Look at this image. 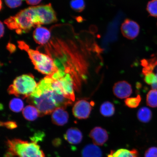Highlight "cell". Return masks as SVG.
<instances>
[{
    "instance_id": "28",
    "label": "cell",
    "mask_w": 157,
    "mask_h": 157,
    "mask_svg": "<svg viewBox=\"0 0 157 157\" xmlns=\"http://www.w3.org/2000/svg\"><path fill=\"white\" fill-rule=\"evenodd\" d=\"M29 5L35 6L38 5L42 0H25Z\"/></svg>"
},
{
    "instance_id": "14",
    "label": "cell",
    "mask_w": 157,
    "mask_h": 157,
    "mask_svg": "<svg viewBox=\"0 0 157 157\" xmlns=\"http://www.w3.org/2000/svg\"><path fill=\"white\" fill-rule=\"evenodd\" d=\"M82 157H102V152L97 145L89 144L84 147L82 152Z\"/></svg>"
},
{
    "instance_id": "18",
    "label": "cell",
    "mask_w": 157,
    "mask_h": 157,
    "mask_svg": "<svg viewBox=\"0 0 157 157\" xmlns=\"http://www.w3.org/2000/svg\"><path fill=\"white\" fill-rule=\"evenodd\" d=\"M100 113L105 117L112 116L115 113V107L113 104L109 101H105L101 106Z\"/></svg>"
},
{
    "instance_id": "8",
    "label": "cell",
    "mask_w": 157,
    "mask_h": 157,
    "mask_svg": "<svg viewBox=\"0 0 157 157\" xmlns=\"http://www.w3.org/2000/svg\"><path fill=\"white\" fill-rule=\"evenodd\" d=\"M121 30L124 36L131 40L138 36L140 31V27L135 21L127 19L121 25Z\"/></svg>"
},
{
    "instance_id": "4",
    "label": "cell",
    "mask_w": 157,
    "mask_h": 157,
    "mask_svg": "<svg viewBox=\"0 0 157 157\" xmlns=\"http://www.w3.org/2000/svg\"><path fill=\"white\" fill-rule=\"evenodd\" d=\"M18 46L27 52L35 69L47 76H50L59 70L54 59L49 55L33 50L23 41H18Z\"/></svg>"
},
{
    "instance_id": "13",
    "label": "cell",
    "mask_w": 157,
    "mask_h": 157,
    "mask_svg": "<svg viewBox=\"0 0 157 157\" xmlns=\"http://www.w3.org/2000/svg\"><path fill=\"white\" fill-rule=\"evenodd\" d=\"M64 136L68 142L73 145L79 144L83 137L81 131L76 128H71L68 129Z\"/></svg>"
},
{
    "instance_id": "22",
    "label": "cell",
    "mask_w": 157,
    "mask_h": 157,
    "mask_svg": "<svg viewBox=\"0 0 157 157\" xmlns=\"http://www.w3.org/2000/svg\"><path fill=\"white\" fill-rule=\"evenodd\" d=\"M70 5L72 9L79 13L83 11L86 7L84 0H71Z\"/></svg>"
},
{
    "instance_id": "6",
    "label": "cell",
    "mask_w": 157,
    "mask_h": 157,
    "mask_svg": "<svg viewBox=\"0 0 157 157\" xmlns=\"http://www.w3.org/2000/svg\"><path fill=\"white\" fill-rule=\"evenodd\" d=\"M35 7L41 25L51 24L57 21L56 13L51 4Z\"/></svg>"
},
{
    "instance_id": "21",
    "label": "cell",
    "mask_w": 157,
    "mask_h": 157,
    "mask_svg": "<svg viewBox=\"0 0 157 157\" xmlns=\"http://www.w3.org/2000/svg\"><path fill=\"white\" fill-rule=\"evenodd\" d=\"M142 98L140 95H137L136 97L128 98L125 100V105L130 108H137L140 105Z\"/></svg>"
},
{
    "instance_id": "12",
    "label": "cell",
    "mask_w": 157,
    "mask_h": 157,
    "mask_svg": "<svg viewBox=\"0 0 157 157\" xmlns=\"http://www.w3.org/2000/svg\"><path fill=\"white\" fill-rule=\"evenodd\" d=\"M63 108L57 107L52 113V120L55 124L62 126L67 123L68 113Z\"/></svg>"
},
{
    "instance_id": "7",
    "label": "cell",
    "mask_w": 157,
    "mask_h": 157,
    "mask_svg": "<svg viewBox=\"0 0 157 157\" xmlns=\"http://www.w3.org/2000/svg\"><path fill=\"white\" fill-rule=\"evenodd\" d=\"M92 105L85 100H80L76 102L72 109L75 117L79 119L88 118L91 113Z\"/></svg>"
},
{
    "instance_id": "31",
    "label": "cell",
    "mask_w": 157,
    "mask_h": 157,
    "mask_svg": "<svg viewBox=\"0 0 157 157\" xmlns=\"http://www.w3.org/2000/svg\"><path fill=\"white\" fill-rule=\"evenodd\" d=\"M156 76L157 80V68L156 69ZM151 87L153 90H157V80L156 83L153 84L152 85H151Z\"/></svg>"
},
{
    "instance_id": "27",
    "label": "cell",
    "mask_w": 157,
    "mask_h": 157,
    "mask_svg": "<svg viewBox=\"0 0 157 157\" xmlns=\"http://www.w3.org/2000/svg\"><path fill=\"white\" fill-rule=\"evenodd\" d=\"M1 125L9 129H14L17 127V123L14 121H8L4 122H1Z\"/></svg>"
},
{
    "instance_id": "25",
    "label": "cell",
    "mask_w": 157,
    "mask_h": 157,
    "mask_svg": "<svg viewBox=\"0 0 157 157\" xmlns=\"http://www.w3.org/2000/svg\"><path fill=\"white\" fill-rule=\"evenodd\" d=\"M157 77L156 74L153 72L145 75L144 80L146 83L149 85H152L157 82Z\"/></svg>"
},
{
    "instance_id": "3",
    "label": "cell",
    "mask_w": 157,
    "mask_h": 157,
    "mask_svg": "<svg viewBox=\"0 0 157 157\" xmlns=\"http://www.w3.org/2000/svg\"><path fill=\"white\" fill-rule=\"evenodd\" d=\"M7 151L5 157H45L37 142H31L18 139L8 140Z\"/></svg>"
},
{
    "instance_id": "10",
    "label": "cell",
    "mask_w": 157,
    "mask_h": 157,
    "mask_svg": "<svg viewBox=\"0 0 157 157\" xmlns=\"http://www.w3.org/2000/svg\"><path fill=\"white\" fill-rule=\"evenodd\" d=\"M89 136L94 144L97 146H103L109 139L107 131L100 127H94L90 131Z\"/></svg>"
},
{
    "instance_id": "15",
    "label": "cell",
    "mask_w": 157,
    "mask_h": 157,
    "mask_svg": "<svg viewBox=\"0 0 157 157\" xmlns=\"http://www.w3.org/2000/svg\"><path fill=\"white\" fill-rule=\"evenodd\" d=\"M23 117L29 121H34L40 117L38 109L33 105H29L23 109L22 112Z\"/></svg>"
},
{
    "instance_id": "32",
    "label": "cell",
    "mask_w": 157,
    "mask_h": 157,
    "mask_svg": "<svg viewBox=\"0 0 157 157\" xmlns=\"http://www.w3.org/2000/svg\"><path fill=\"white\" fill-rule=\"evenodd\" d=\"M61 142V141L60 140H59L58 139H56V140H55L53 141V144H54L55 145H56V146H57V145H59V143H60Z\"/></svg>"
},
{
    "instance_id": "17",
    "label": "cell",
    "mask_w": 157,
    "mask_h": 157,
    "mask_svg": "<svg viewBox=\"0 0 157 157\" xmlns=\"http://www.w3.org/2000/svg\"><path fill=\"white\" fill-rule=\"evenodd\" d=\"M137 115V119L140 122L147 123L151 119L152 113L149 108L143 107L139 110Z\"/></svg>"
},
{
    "instance_id": "20",
    "label": "cell",
    "mask_w": 157,
    "mask_h": 157,
    "mask_svg": "<svg viewBox=\"0 0 157 157\" xmlns=\"http://www.w3.org/2000/svg\"><path fill=\"white\" fill-rule=\"evenodd\" d=\"M24 104L22 100L19 98H15L12 99L9 103V107L11 111L19 113L22 110Z\"/></svg>"
},
{
    "instance_id": "2",
    "label": "cell",
    "mask_w": 157,
    "mask_h": 157,
    "mask_svg": "<svg viewBox=\"0 0 157 157\" xmlns=\"http://www.w3.org/2000/svg\"><path fill=\"white\" fill-rule=\"evenodd\" d=\"M4 23L9 29H14L20 35L29 32L33 27L41 26L35 6L22 10L6 19Z\"/></svg>"
},
{
    "instance_id": "19",
    "label": "cell",
    "mask_w": 157,
    "mask_h": 157,
    "mask_svg": "<svg viewBox=\"0 0 157 157\" xmlns=\"http://www.w3.org/2000/svg\"><path fill=\"white\" fill-rule=\"evenodd\" d=\"M146 103L151 107H157V90H152L149 91L147 95Z\"/></svg>"
},
{
    "instance_id": "9",
    "label": "cell",
    "mask_w": 157,
    "mask_h": 157,
    "mask_svg": "<svg viewBox=\"0 0 157 157\" xmlns=\"http://www.w3.org/2000/svg\"><path fill=\"white\" fill-rule=\"evenodd\" d=\"M113 94L117 97L121 99H127L132 93L131 84L125 81L117 82L113 88Z\"/></svg>"
},
{
    "instance_id": "24",
    "label": "cell",
    "mask_w": 157,
    "mask_h": 157,
    "mask_svg": "<svg viewBox=\"0 0 157 157\" xmlns=\"http://www.w3.org/2000/svg\"><path fill=\"white\" fill-rule=\"evenodd\" d=\"M23 0H5L6 4L11 9L18 7L22 4Z\"/></svg>"
},
{
    "instance_id": "11",
    "label": "cell",
    "mask_w": 157,
    "mask_h": 157,
    "mask_svg": "<svg viewBox=\"0 0 157 157\" xmlns=\"http://www.w3.org/2000/svg\"><path fill=\"white\" fill-rule=\"evenodd\" d=\"M50 30L41 26L36 27L33 33V37L37 44L44 45L48 43L51 37Z\"/></svg>"
},
{
    "instance_id": "29",
    "label": "cell",
    "mask_w": 157,
    "mask_h": 157,
    "mask_svg": "<svg viewBox=\"0 0 157 157\" xmlns=\"http://www.w3.org/2000/svg\"><path fill=\"white\" fill-rule=\"evenodd\" d=\"M7 48L11 53L13 52L16 50V47L12 44H9L7 46Z\"/></svg>"
},
{
    "instance_id": "16",
    "label": "cell",
    "mask_w": 157,
    "mask_h": 157,
    "mask_svg": "<svg viewBox=\"0 0 157 157\" xmlns=\"http://www.w3.org/2000/svg\"><path fill=\"white\" fill-rule=\"evenodd\" d=\"M113 157H139V154L136 149L131 150L121 148L116 151H111Z\"/></svg>"
},
{
    "instance_id": "23",
    "label": "cell",
    "mask_w": 157,
    "mask_h": 157,
    "mask_svg": "<svg viewBox=\"0 0 157 157\" xmlns=\"http://www.w3.org/2000/svg\"><path fill=\"white\" fill-rule=\"evenodd\" d=\"M147 10L151 16L157 17V0H151L147 4Z\"/></svg>"
},
{
    "instance_id": "1",
    "label": "cell",
    "mask_w": 157,
    "mask_h": 157,
    "mask_svg": "<svg viewBox=\"0 0 157 157\" xmlns=\"http://www.w3.org/2000/svg\"><path fill=\"white\" fill-rule=\"evenodd\" d=\"M54 96L50 77L47 76L38 84L34 91L27 98V101L36 107L40 117H43L52 113L58 107Z\"/></svg>"
},
{
    "instance_id": "30",
    "label": "cell",
    "mask_w": 157,
    "mask_h": 157,
    "mask_svg": "<svg viewBox=\"0 0 157 157\" xmlns=\"http://www.w3.org/2000/svg\"><path fill=\"white\" fill-rule=\"evenodd\" d=\"M5 27L3 23L1 21V38L3 37L5 33Z\"/></svg>"
},
{
    "instance_id": "26",
    "label": "cell",
    "mask_w": 157,
    "mask_h": 157,
    "mask_svg": "<svg viewBox=\"0 0 157 157\" xmlns=\"http://www.w3.org/2000/svg\"><path fill=\"white\" fill-rule=\"evenodd\" d=\"M144 157H157V147H153L147 149L145 152Z\"/></svg>"
},
{
    "instance_id": "5",
    "label": "cell",
    "mask_w": 157,
    "mask_h": 157,
    "mask_svg": "<svg viewBox=\"0 0 157 157\" xmlns=\"http://www.w3.org/2000/svg\"><path fill=\"white\" fill-rule=\"evenodd\" d=\"M37 85L32 74L23 75L15 78L7 91L10 94L25 99L31 95Z\"/></svg>"
}]
</instances>
